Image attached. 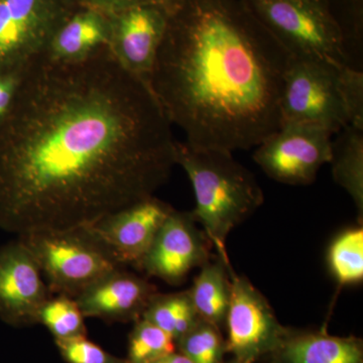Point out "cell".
I'll return each mask as SVG.
<instances>
[{
  "mask_svg": "<svg viewBox=\"0 0 363 363\" xmlns=\"http://www.w3.org/2000/svg\"><path fill=\"white\" fill-rule=\"evenodd\" d=\"M172 128L108 48L79 62L45 55L0 121V229L85 228L154 197L176 166Z\"/></svg>",
  "mask_w": 363,
  "mask_h": 363,
  "instance_id": "obj_1",
  "label": "cell"
},
{
  "mask_svg": "<svg viewBox=\"0 0 363 363\" xmlns=\"http://www.w3.org/2000/svg\"><path fill=\"white\" fill-rule=\"evenodd\" d=\"M149 80L172 125L197 149L248 150L281 126L291 56L242 0H168Z\"/></svg>",
  "mask_w": 363,
  "mask_h": 363,
  "instance_id": "obj_2",
  "label": "cell"
},
{
  "mask_svg": "<svg viewBox=\"0 0 363 363\" xmlns=\"http://www.w3.org/2000/svg\"><path fill=\"white\" fill-rule=\"evenodd\" d=\"M176 164L187 174L194 190L191 213L203 227L217 255L230 264L226 241L229 234L264 204V192L250 169L233 152L197 149L176 143Z\"/></svg>",
  "mask_w": 363,
  "mask_h": 363,
  "instance_id": "obj_3",
  "label": "cell"
},
{
  "mask_svg": "<svg viewBox=\"0 0 363 363\" xmlns=\"http://www.w3.org/2000/svg\"><path fill=\"white\" fill-rule=\"evenodd\" d=\"M242 1L293 58L327 60L346 65L342 37L328 0Z\"/></svg>",
  "mask_w": 363,
  "mask_h": 363,
  "instance_id": "obj_4",
  "label": "cell"
},
{
  "mask_svg": "<svg viewBox=\"0 0 363 363\" xmlns=\"http://www.w3.org/2000/svg\"><path fill=\"white\" fill-rule=\"evenodd\" d=\"M30 248L50 292L75 298L118 264L85 228L18 236Z\"/></svg>",
  "mask_w": 363,
  "mask_h": 363,
  "instance_id": "obj_5",
  "label": "cell"
},
{
  "mask_svg": "<svg viewBox=\"0 0 363 363\" xmlns=\"http://www.w3.org/2000/svg\"><path fill=\"white\" fill-rule=\"evenodd\" d=\"M342 66L327 60L291 57L279 101L281 125L310 124L333 135L348 126L341 90Z\"/></svg>",
  "mask_w": 363,
  "mask_h": 363,
  "instance_id": "obj_6",
  "label": "cell"
},
{
  "mask_svg": "<svg viewBox=\"0 0 363 363\" xmlns=\"http://www.w3.org/2000/svg\"><path fill=\"white\" fill-rule=\"evenodd\" d=\"M77 6L74 0H0V74L21 73L47 55Z\"/></svg>",
  "mask_w": 363,
  "mask_h": 363,
  "instance_id": "obj_7",
  "label": "cell"
},
{
  "mask_svg": "<svg viewBox=\"0 0 363 363\" xmlns=\"http://www.w3.org/2000/svg\"><path fill=\"white\" fill-rule=\"evenodd\" d=\"M331 133L319 126L285 123L260 143L253 160L272 180L307 186L331 159Z\"/></svg>",
  "mask_w": 363,
  "mask_h": 363,
  "instance_id": "obj_8",
  "label": "cell"
},
{
  "mask_svg": "<svg viewBox=\"0 0 363 363\" xmlns=\"http://www.w3.org/2000/svg\"><path fill=\"white\" fill-rule=\"evenodd\" d=\"M227 312V353L241 363H257L272 352L288 327L279 323L267 298L245 276L230 272Z\"/></svg>",
  "mask_w": 363,
  "mask_h": 363,
  "instance_id": "obj_9",
  "label": "cell"
},
{
  "mask_svg": "<svg viewBox=\"0 0 363 363\" xmlns=\"http://www.w3.org/2000/svg\"><path fill=\"white\" fill-rule=\"evenodd\" d=\"M173 208L150 197L85 227L119 267L142 269L157 231Z\"/></svg>",
  "mask_w": 363,
  "mask_h": 363,
  "instance_id": "obj_10",
  "label": "cell"
},
{
  "mask_svg": "<svg viewBox=\"0 0 363 363\" xmlns=\"http://www.w3.org/2000/svg\"><path fill=\"white\" fill-rule=\"evenodd\" d=\"M212 247L191 212L173 209L157 231L140 271L169 285H181L193 269L211 259Z\"/></svg>",
  "mask_w": 363,
  "mask_h": 363,
  "instance_id": "obj_11",
  "label": "cell"
},
{
  "mask_svg": "<svg viewBox=\"0 0 363 363\" xmlns=\"http://www.w3.org/2000/svg\"><path fill=\"white\" fill-rule=\"evenodd\" d=\"M168 0L111 14L108 49L125 70L149 83L168 23Z\"/></svg>",
  "mask_w": 363,
  "mask_h": 363,
  "instance_id": "obj_12",
  "label": "cell"
},
{
  "mask_svg": "<svg viewBox=\"0 0 363 363\" xmlns=\"http://www.w3.org/2000/svg\"><path fill=\"white\" fill-rule=\"evenodd\" d=\"M51 297L30 248L20 238L0 247V319L14 327L38 323V315Z\"/></svg>",
  "mask_w": 363,
  "mask_h": 363,
  "instance_id": "obj_13",
  "label": "cell"
},
{
  "mask_svg": "<svg viewBox=\"0 0 363 363\" xmlns=\"http://www.w3.org/2000/svg\"><path fill=\"white\" fill-rule=\"evenodd\" d=\"M157 286L124 267L100 279L75 298L85 317L105 321H138L142 318Z\"/></svg>",
  "mask_w": 363,
  "mask_h": 363,
  "instance_id": "obj_14",
  "label": "cell"
},
{
  "mask_svg": "<svg viewBox=\"0 0 363 363\" xmlns=\"http://www.w3.org/2000/svg\"><path fill=\"white\" fill-rule=\"evenodd\" d=\"M264 363H363V342L354 336L331 335L326 329L289 328Z\"/></svg>",
  "mask_w": 363,
  "mask_h": 363,
  "instance_id": "obj_15",
  "label": "cell"
},
{
  "mask_svg": "<svg viewBox=\"0 0 363 363\" xmlns=\"http://www.w3.org/2000/svg\"><path fill=\"white\" fill-rule=\"evenodd\" d=\"M111 14L80 6L58 28L48 49L52 61L79 62L108 48Z\"/></svg>",
  "mask_w": 363,
  "mask_h": 363,
  "instance_id": "obj_16",
  "label": "cell"
},
{
  "mask_svg": "<svg viewBox=\"0 0 363 363\" xmlns=\"http://www.w3.org/2000/svg\"><path fill=\"white\" fill-rule=\"evenodd\" d=\"M231 264L220 257L208 260L200 267L192 288L188 290L198 316L208 323L225 329L231 295Z\"/></svg>",
  "mask_w": 363,
  "mask_h": 363,
  "instance_id": "obj_17",
  "label": "cell"
},
{
  "mask_svg": "<svg viewBox=\"0 0 363 363\" xmlns=\"http://www.w3.org/2000/svg\"><path fill=\"white\" fill-rule=\"evenodd\" d=\"M331 145L332 176L337 185L352 198L358 213V223L363 218V130L346 126L339 131Z\"/></svg>",
  "mask_w": 363,
  "mask_h": 363,
  "instance_id": "obj_18",
  "label": "cell"
},
{
  "mask_svg": "<svg viewBox=\"0 0 363 363\" xmlns=\"http://www.w3.org/2000/svg\"><path fill=\"white\" fill-rule=\"evenodd\" d=\"M142 318L167 332L176 342L201 319L196 312L188 291L157 293Z\"/></svg>",
  "mask_w": 363,
  "mask_h": 363,
  "instance_id": "obj_19",
  "label": "cell"
},
{
  "mask_svg": "<svg viewBox=\"0 0 363 363\" xmlns=\"http://www.w3.org/2000/svg\"><path fill=\"white\" fill-rule=\"evenodd\" d=\"M327 262L332 276L341 286L363 281V227L358 225L339 233L328 248Z\"/></svg>",
  "mask_w": 363,
  "mask_h": 363,
  "instance_id": "obj_20",
  "label": "cell"
},
{
  "mask_svg": "<svg viewBox=\"0 0 363 363\" xmlns=\"http://www.w3.org/2000/svg\"><path fill=\"white\" fill-rule=\"evenodd\" d=\"M342 37L346 65L363 71V0H328Z\"/></svg>",
  "mask_w": 363,
  "mask_h": 363,
  "instance_id": "obj_21",
  "label": "cell"
},
{
  "mask_svg": "<svg viewBox=\"0 0 363 363\" xmlns=\"http://www.w3.org/2000/svg\"><path fill=\"white\" fill-rule=\"evenodd\" d=\"M84 319L77 301L64 295L48 298L38 315V323L44 325L55 340L86 335Z\"/></svg>",
  "mask_w": 363,
  "mask_h": 363,
  "instance_id": "obj_22",
  "label": "cell"
},
{
  "mask_svg": "<svg viewBox=\"0 0 363 363\" xmlns=\"http://www.w3.org/2000/svg\"><path fill=\"white\" fill-rule=\"evenodd\" d=\"M176 346L193 363L225 362L226 339L222 330L202 319L177 341Z\"/></svg>",
  "mask_w": 363,
  "mask_h": 363,
  "instance_id": "obj_23",
  "label": "cell"
},
{
  "mask_svg": "<svg viewBox=\"0 0 363 363\" xmlns=\"http://www.w3.org/2000/svg\"><path fill=\"white\" fill-rule=\"evenodd\" d=\"M176 350V341L171 335L140 318L131 331L125 360L126 363H150Z\"/></svg>",
  "mask_w": 363,
  "mask_h": 363,
  "instance_id": "obj_24",
  "label": "cell"
},
{
  "mask_svg": "<svg viewBox=\"0 0 363 363\" xmlns=\"http://www.w3.org/2000/svg\"><path fill=\"white\" fill-rule=\"evenodd\" d=\"M62 357L67 363H126L92 342L86 335L56 340Z\"/></svg>",
  "mask_w": 363,
  "mask_h": 363,
  "instance_id": "obj_25",
  "label": "cell"
},
{
  "mask_svg": "<svg viewBox=\"0 0 363 363\" xmlns=\"http://www.w3.org/2000/svg\"><path fill=\"white\" fill-rule=\"evenodd\" d=\"M341 90L348 116V126L363 130V71L343 65L340 70Z\"/></svg>",
  "mask_w": 363,
  "mask_h": 363,
  "instance_id": "obj_26",
  "label": "cell"
},
{
  "mask_svg": "<svg viewBox=\"0 0 363 363\" xmlns=\"http://www.w3.org/2000/svg\"><path fill=\"white\" fill-rule=\"evenodd\" d=\"M78 6L92 7L106 13H116L130 7L162 0H74Z\"/></svg>",
  "mask_w": 363,
  "mask_h": 363,
  "instance_id": "obj_27",
  "label": "cell"
},
{
  "mask_svg": "<svg viewBox=\"0 0 363 363\" xmlns=\"http://www.w3.org/2000/svg\"><path fill=\"white\" fill-rule=\"evenodd\" d=\"M21 73L0 74V121L11 107L16 91L20 84Z\"/></svg>",
  "mask_w": 363,
  "mask_h": 363,
  "instance_id": "obj_28",
  "label": "cell"
},
{
  "mask_svg": "<svg viewBox=\"0 0 363 363\" xmlns=\"http://www.w3.org/2000/svg\"><path fill=\"white\" fill-rule=\"evenodd\" d=\"M150 363H193L190 359L185 355L182 354L178 350L175 352L169 353V354L164 355L159 359L155 360V362Z\"/></svg>",
  "mask_w": 363,
  "mask_h": 363,
  "instance_id": "obj_29",
  "label": "cell"
},
{
  "mask_svg": "<svg viewBox=\"0 0 363 363\" xmlns=\"http://www.w3.org/2000/svg\"><path fill=\"white\" fill-rule=\"evenodd\" d=\"M224 363H241V362H238V360H235V359H234V358H233V359L229 360V362H225Z\"/></svg>",
  "mask_w": 363,
  "mask_h": 363,
  "instance_id": "obj_30",
  "label": "cell"
}]
</instances>
